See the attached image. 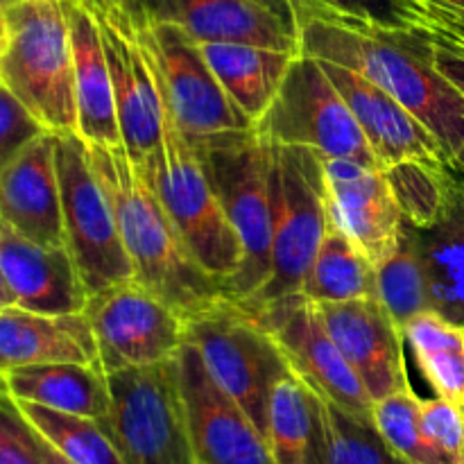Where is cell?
<instances>
[{"instance_id":"obj_1","label":"cell","mask_w":464,"mask_h":464,"mask_svg":"<svg viewBox=\"0 0 464 464\" xmlns=\"http://www.w3.org/2000/svg\"><path fill=\"white\" fill-rule=\"evenodd\" d=\"M304 54L338 63L415 113L449 157L464 148V95L435 66L426 30H388L367 23L295 12Z\"/></svg>"},{"instance_id":"obj_2","label":"cell","mask_w":464,"mask_h":464,"mask_svg":"<svg viewBox=\"0 0 464 464\" xmlns=\"http://www.w3.org/2000/svg\"><path fill=\"white\" fill-rule=\"evenodd\" d=\"M86 145L91 166L116 213L134 279L163 299L184 322L227 297L220 281L208 275L190 252L125 148Z\"/></svg>"},{"instance_id":"obj_3","label":"cell","mask_w":464,"mask_h":464,"mask_svg":"<svg viewBox=\"0 0 464 464\" xmlns=\"http://www.w3.org/2000/svg\"><path fill=\"white\" fill-rule=\"evenodd\" d=\"M0 84L45 131H77L71 32L62 0H16L9 7Z\"/></svg>"},{"instance_id":"obj_4","label":"cell","mask_w":464,"mask_h":464,"mask_svg":"<svg viewBox=\"0 0 464 464\" xmlns=\"http://www.w3.org/2000/svg\"><path fill=\"white\" fill-rule=\"evenodd\" d=\"M193 152L243 247V263L222 290L236 302L247 299L266 284L272 261L275 216L267 140L256 130L240 131L193 145Z\"/></svg>"},{"instance_id":"obj_5","label":"cell","mask_w":464,"mask_h":464,"mask_svg":"<svg viewBox=\"0 0 464 464\" xmlns=\"http://www.w3.org/2000/svg\"><path fill=\"white\" fill-rule=\"evenodd\" d=\"M204 270L222 285L238 272L243 247L213 193L198 154L163 104L161 145L136 163Z\"/></svg>"},{"instance_id":"obj_6","label":"cell","mask_w":464,"mask_h":464,"mask_svg":"<svg viewBox=\"0 0 464 464\" xmlns=\"http://www.w3.org/2000/svg\"><path fill=\"white\" fill-rule=\"evenodd\" d=\"M267 152L275 216L270 275L252 297L238 299L243 306H266L297 295L329 222L320 157L313 150L276 143H267Z\"/></svg>"},{"instance_id":"obj_7","label":"cell","mask_w":464,"mask_h":464,"mask_svg":"<svg viewBox=\"0 0 464 464\" xmlns=\"http://www.w3.org/2000/svg\"><path fill=\"white\" fill-rule=\"evenodd\" d=\"M125 9L157 72L163 104L190 148L218 136L254 130V122L227 95L204 59L202 45L188 32L175 23L148 18L139 9Z\"/></svg>"},{"instance_id":"obj_8","label":"cell","mask_w":464,"mask_h":464,"mask_svg":"<svg viewBox=\"0 0 464 464\" xmlns=\"http://www.w3.org/2000/svg\"><path fill=\"white\" fill-rule=\"evenodd\" d=\"M100 420L127 464H195L177 358L109 372Z\"/></svg>"},{"instance_id":"obj_9","label":"cell","mask_w":464,"mask_h":464,"mask_svg":"<svg viewBox=\"0 0 464 464\" xmlns=\"http://www.w3.org/2000/svg\"><path fill=\"white\" fill-rule=\"evenodd\" d=\"M267 143L313 150L322 159H352L381 168L347 100L322 68L320 59L299 53L275 100L254 125Z\"/></svg>"},{"instance_id":"obj_10","label":"cell","mask_w":464,"mask_h":464,"mask_svg":"<svg viewBox=\"0 0 464 464\" xmlns=\"http://www.w3.org/2000/svg\"><path fill=\"white\" fill-rule=\"evenodd\" d=\"M66 249L89 295L134 279L116 213L91 166L89 145L77 131L54 134Z\"/></svg>"},{"instance_id":"obj_11","label":"cell","mask_w":464,"mask_h":464,"mask_svg":"<svg viewBox=\"0 0 464 464\" xmlns=\"http://www.w3.org/2000/svg\"><path fill=\"white\" fill-rule=\"evenodd\" d=\"M186 343L198 349L213 381L266 435L270 392L288 372L270 334L238 302L222 297L186 320Z\"/></svg>"},{"instance_id":"obj_12","label":"cell","mask_w":464,"mask_h":464,"mask_svg":"<svg viewBox=\"0 0 464 464\" xmlns=\"http://www.w3.org/2000/svg\"><path fill=\"white\" fill-rule=\"evenodd\" d=\"M243 308L270 334L288 370L302 379L311 392L329 399L362 424L374 426V401L326 331L315 304L297 293L266 306Z\"/></svg>"},{"instance_id":"obj_13","label":"cell","mask_w":464,"mask_h":464,"mask_svg":"<svg viewBox=\"0 0 464 464\" xmlns=\"http://www.w3.org/2000/svg\"><path fill=\"white\" fill-rule=\"evenodd\" d=\"M84 315L104 374L175 358L186 343V322L136 279L91 295Z\"/></svg>"},{"instance_id":"obj_14","label":"cell","mask_w":464,"mask_h":464,"mask_svg":"<svg viewBox=\"0 0 464 464\" xmlns=\"http://www.w3.org/2000/svg\"><path fill=\"white\" fill-rule=\"evenodd\" d=\"M175 358L195 464H275L266 435L213 381L198 349L184 343Z\"/></svg>"},{"instance_id":"obj_15","label":"cell","mask_w":464,"mask_h":464,"mask_svg":"<svg viewBox=\"0 0 464 464\" xmlns=\"http://www.w3.org/2000/svg\"><path fill=\"white\" fill-rule=\"evenodd\" d=\"M89 9L102 30L122 148L131 161L140 163L161 145L163 136V98L157 72L125 7Z\"/></svg>"},{"instance_id":"obj_16","label":"cell","mask_w":464,"mask_h":464,"mask_svg":"<svg viewBox=\"0 0 464 464\" xmlns=\"http://www.w3.org/2000/svg\"><path fill=\"white\" fill-rule=\"evenodd\" d=\"M324 202L335 222L372 261H383L403 231V216L383 168H370L352 159H322Z\"/></svg>"},{"instance_id":"obj_17","label":"cell","mask_w":464,"mask_h":464,"mask_svg":"<svg viewBox=\"0 0 464 464\" xmlns=\"http://www.w3.org/2000/svg\"><path fill=\"white\" fill-rule=\"evenodd\" d=\"M343 356L365 385L372 401L411 385L403 331L376 297L343 304H315Z\"/></svg>"},{"instance_id":"obj_18","label":"cell","mask_w":464,"mask_h":464,"mask_svg":"<svg viewBox=\"0 0 464 464\" xmlns=\"http://www.w3.org/2000/svg\"><path fill=\"white\" fill-rule=\"evenodd\" d=\"M5 229L44 247H66L54 134L44 131L0 172Z\"/></svg>"},{"instance_id":"obj_19","label":"cell","mask_w":464,"mask_h":464,"mask_svg":"<svg viewBox=\"0 0 464 464\" xmlns=\"http://www.w3.org/2000/svg\"><path fill=\"white\" fill-rule=\"evenodd\" d=\"M322 68L347 100L381 168L397 166L401 161H424L433 166L453 161L433 131L415 113L408 111L383 89L372 84L367 77L331 62H322Z\"/></svg>"},{"instance_id":"obj_20","label":"cell","mask_w":464,"mask_h":464,"mask_svg":"<svg viewBox=\"0 0 464 464\" xmlns=\"http://www.w3.org/2000/svg\"><path fill=\"white\" fill-rule=\"evenodd\" d=\"M154 21H168L198 44H247L302 53L297 27L256 0H127Z\"/></svg>"},{"instance_id":"obj_21","label":"cell","mask_w":464,"mask_h":464,"mask_svg":"<svg viewBox=\"0 0 464 464\" xmlns=\"http://www.w3.org/2000/svg\"><path fill=\"white\" fill-rule=\"evenodd\" d=\"M0 275L12 306L41 315L84 313L89 290L66 247H44L5 229L0 234Z\"/></svg>"},{"instance_id":"obj_22","label":"cell","mask_w":464,"mask_h":464,"mask_svg":"<svg viewBox=\"0 0 464 464\" xmlns=\"http://www.w3.org/2000/svg\"><path fill=\"white\" fill-rule=\"evenodd\" d=\"M45 362H80L102 370L89 317L84 313L41 315L18 306L0 308V376L14 367Z\"/></svg>"},{"instance_id":"obj_23","label":"cell","mask_w":464,"mask_h":464,"mask_svg":"<svg viewBox=\"0 0 464 464\" xmlns=\"http://www.w3.org/2000/svg\"><path fill=\"white\" fill-rule=\"evenodd\" d=\"M62 3L71 32L77 134L91 145H104V148L122 145L111 72H109L98 18L82 0H62Z\"/></svg>"},{"instance_id":"obj_24","label":"cell","mask_w":464,"mask_h":464,"mask_svg":"<svg viewBox=\"0 0 464 464\" xmlns=\"http://www.w3.org/2000/svg\"><path fill=\"white\" fill-rule=\"evenodd\" d=\"M412 236L424 263L430 311L464 326V170L453 161L438 218L412 227Z\"/></svg>"},{"instance_id":"obj_25","label":"cell","mask_w":464,"mask_h":464,"mask_svg":"<svg viewBox=\"0 0 464 464\" xmlns=\"http://www.w3.org/2000/svg\"><path fill=\"white\" fill-rule=\"evenodd\" d=\"M3 390L16 401L104 420L109 412L107 374L80 362H45L14 367L0 376Z\"/></svg>"},{"instance_id":"obj_26","label":"cell","mask_w":464,"mask_h":464,"mask_svg":"<svg viewBox=\"0 0 464 464\" xmlns=\"http://www.w3.org/2000/svg\"><path fill=\"white\" fill-rule=\"evenodd\" d=\"M218 82L240 111L256 125L284 84L299 53L247 44H199Z\"/></svg>"},{"instance_id":"obj_27","label":"cell","mask_w":464,"mask_h":464,"mask_svg":"<svg viewBox=\"0 0 464 464\" xmlns=\"http://www.w3.org/2000/svg\"><path fill=\"white\" fill-rule=\"evenodd\" d=\"M299 295L311 304H343L376 297V267L356 243L329 220Z\"/></svg>"},{"instance_id":"obj_28","label":"cell","mask_w":464,"mask_h":464,"mask_svg":"<svg viewBox=\"0 0 464 464\" xmlns=\"http://www.w3.org/2000/svg\"><path fill=\"white\" fill-rule=\"evenodd\" d=\"M403 340L435 394L464 412V326L426 311L403 326Z\"/></svg>"},{"instance_id":"obj_29","label":"cell","mask_w":464,"mask_h":464,"mask_svg":"<svg viewBox=\"0 0 464 464\" xmlns=\"http://www.w3.org/2000/svg\"><path fill=\"white\" fill-rule=\"evenodd\" d=\"M266 440L275 464H311L315 397L290 370L276 381L270 392Z\"/></svg>"},{"instance_id":"obj_30","label":"cell","mask_w":464,"mask_h":464,"mask_svg":"<svg viewBox=\"0 0 464 464\" xmlns=\"http://www.w3.org/2000/svg\"><path fill=\"white\" fill-rule=\"evenodd\" d=\"M16 406L27 420V424L71 462L127 464L100 420L53 411V408L30 401H16Z\"/></svg>"},{"instance_id":"obj_31","label":"cell","mask_w":464,"mask_h":464,"mask_svg":"<svg viewBox=\"0 0 464 464\" xmlns=\"http://www.w3.org/2000/svg\"><path fill=\"white\" fill-rule=\"evenodd\" d=\"M376 299L390 320L403 331L412 317L430 311L429 284L424 263L417 249L412 227L403 222V231L392 252L376 263Z\"/></svg>"},{"instance_id":"obj_32","label":"cell","mask_w":464,"mask_h":464,"mask_svg":"<svg viewBox=\"0 0 464 464\" xmlns=\"http://www.w3.org/2000/svg\"><path fill=\"white\" fill-rule=\"evenodd\" d=\"M315 397V440L311 464H388L392 453L374 426L347 415L329 399Z\"/></svg>"},{"instance_id":"obj_33","label":"cell","mask_w":464,"mask_h":464,"mask_svg":"<svg viewBox=\"0 0 464 464\" xmlns=\"http://www.w3.org/2000/svg\"><path fill=\"white\" fill-rule=\"evenodd\" d=\"M372 424L397 460L408 464H451L426 440L421 430V399L411 385L374 401Z\"/></svg>"},{"instance_id":"obj_34","label":"cell","mask_w":464,"mask_h":464,"mask_svg":"<svg viewBox=\"0 0 464 464\" xmlns=\"http://www.w3.org/2000/svg\"><path fill=\"white\" fill-rule=\"evenodd\" d=\"M449 163L433 166L424 161H401L397 166L383 168L403 222L426 227L438 218L447 193Z\"/></svg>"},{"instance_id":"obj_35","label":"cell","mask_w":464,"mask_h":464,"mask_svg":"<svg viewBox=\"0 0 464 464\" xmlns=\"http://www.w3.org/2000/svg\"><path fill=\"white\" fill-rule=\"evenodd\" d=\"M293 9L388 30H424L429 25L426 0H293Z\"/></svg>"},{"instance_id":"obj_36","label":"cell","mask_w":464,"mask_h":464,"mask_svg":"<svg viewBox=\"0 0 464 464\" xmlns=\"http://www.w3.org/2000/svg\"><path fill=\"white\" fill-rule=\"evenodd\" d=\"M421 430L451 464H464V412L442 397L421 399Z\"/></svg>"},{"instance_id":"obj_37","label":"cell","mask_w":464,"mask_h":464,"mask_svg":"<svg viewBox=\"0 0 464 464\" xmlns=\"http://www.w3.org/2000/svg\"><path fill=\"white\" fill-rule=\"evenodd\" d=\"M0 464H44L36 430L0 385Z\"/></svg>"},{"instance_id":"obj_38","label":"cell","mask_w":464,"mask_h":464,"mask_svg":"<svg viewBox=\"0 0 464 464\" xmlns=\"http://www.w3.org/2000/svg\"><path fill=\"white\" fill-rule=\"evenodd\" d=\"M44 131L36 118L0 84V172L30 140Z\"/></svg>"},{"instance_id":"obj_39","label":"cell","mask_w":464,"mask_h":464,"mask_svg":"<svg viewBox=\"0 0 464 464\" xmlns=\"http://www.w3.org/2000/svg\"><path fill=\"white\" fill-rule=\"evenodd\" d=\"M426 32L438 44L464 50V14L429 3V25H426Z\"/></svg>"},{"instance_id":"obj_40","label":"cell","mask_w":464,"mask_h":464,"mask_svg":"<svg viewBox=\"0 0 464 464\" xmlns=\"http://www.w3.org/2000/svg\"><path fill=\"white\" fill-rule=\"evenodd\" d=\"M433 44L435 66L464 95V50L453 48V45H442L438 41H433Z\"/></svg>"},{"instance_id":"obj_41","label":"cell","mask_w":464,"mask_h":464,"mask_svg":"<svg viewBox=\"0 0 464 464\" xmlns=\"http://www.w3.org/2000/svg\"><path fill=\"white\" fill-rule=\"evenodd\" d=\"M256 3H261L263 7H267V9H270V12H275L276 16L284 18L285 23H290V25L297 27V23H295L293 0H256Z\"/></svg>"},{"instance_id":"obj_42","label":"cell","mask_w":464,"mask_h":464,"mask_svg":"<svg viewBox=\"0 0 464 464\" xmlns=\"http://www.w3.org/2000/svg\"><path fill=\"white\" fill-rule=\"evenodd\" d=\"M36 435H39V433H36ZM39 444H41V458H44V464H75V462L68 460V458H63L62 453L57 451V449L50 447V444L45 442L41 435H39Z\"/></svg>"},{"instance_id":"obj_43","label":"cell","mask_w":464,"mask_h":464,"mask_svg":"<svg viewBox=\"0 0 464 464\" xmlns=\"http://www.w3.org/2000/svg\"><path fill=\"white\" fill-rule=\"evenodd\" d=\"M14 3L16 0H0V50H3L5 41H7V14Z\"/></svg>"},{"instance_id":"obj_44","label":"cell","mask_w":464,"mask_h":464,"mask_svg":"<svg viewBox=\"0 0 464 464\" xmlns=\"http://www.w3.org/2000/svg\"><path fill=\"white\" fill-rule=\"evenodd\" d=\"M84 5L93 9H107V7H125L127 0H82Z\"/></svg>"},{"instance_id":"obj_45","label":"cell","mask_w":464,"mask_h":464,"mask_svg":"<svg viewBox=\"0 0 464 464\" xmlns=\"http://www.w3.org/2000/svg\"><path fill=\"white\" fill-rule=\"evenodd\" d=\"M426 3H433V5H438V7H444V9H451V12L464 14V0H426Z\"/></svg>"},{"instance_id":"obj_46","label":"cell","mask_w":464,"mask_h":464,"mask_svg":"<svg viewBox=\"0 0 464 464\" xmlns=\"http://www.w3.org/2000/svg\"><path fill=\"white\" fill-rule=\"evenodd\" d=\"M12 295H9V290H7V285H5V279H3V275H0V308H5V306H12Z\"/></svg>"},{"instance_id":"obj_47","label":"cell","mask_w":464,"mask_h":464,"mask_svg":"<svg viewBox=\"0 0 464 464\" xmlns=\"http://www.w3.org/2000/svg\"><path fill=\"white\" fill-rule=\"evenodd\" d=\"M453 163H456L458 168H462V170H464V148L456 154V157H453Z\"/></svg>"},{"instance_id":"obj_48","label":"cell","mask_w":464,"mask_h":464,"mask_svg":"<svg viewBox=\"0 0 464 464\" xmlns=\"http://www.w3.org/2000/svg\"><path fill=\"white\" fill-rule=\"evenodd\" d=\"M388 464H408V462H401V460H397V458H392Z\"/></svg>"},{"instance_id":"obj_49","label":"cell","mask_w":464,"mask_h":464,"mask_svg":"<svg viewBox=\"0 0 464 464\" xmlns=\"http://www.w3.org/2000/svg\"><path fill=\"white\" fill-rule=\"evenodd\" d=\"M5 231V225H3V220H0V234H3Z\"/></svg>"},{"instance_id":"obj_50","label":"cell","mask_w":464,"mask_h":464,"mask_svg":"<svg viewBox=\"0 0 464 464\" xmlns=\"http://www.w3.org/2000/svg\"><path fill=\"white\" fill-rule=\"evenodd\" d=\"M0 385H3V383H0Z\"/></svg>"}]
</instances>
